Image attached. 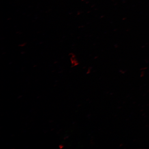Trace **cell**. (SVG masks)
I'll return each mask as SVG.
<instances>
[]
</instances>
